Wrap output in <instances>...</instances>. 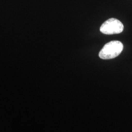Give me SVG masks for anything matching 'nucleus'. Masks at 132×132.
I'll return each instance as SVG.
<instances>
[{
	"mask_svg": "<svg viewBox=\"0 0 132 132\" xmlns=\"http://www.w3.org/2000/svg\"><path fill=\"white\" fill-rule=\"evenodd\" d=\"M123 24L120 20L114 18H111L102 24L100 31L104 34L112 35L121 33L123 30Z\"/></svg>",
	"mask_w": 132,
	"mask_h": 132,
	"instance_id": "f03ea898",
	"label": "nucleus"
},
{
	"mask_svg": "<svg viewBox=\"0 0 132 132\" xmlns=\"http://www.w3.org/2000/svg\"><path fill=\"white\" fill-rule=\"evenodd\" d=\"M123 49L122 43L118 40H113L104 45L99 52L98 56L102 59H111L118 56Z\"/></svg>",
	"mask_w": 132,
	"mask_h": 132,
	"instance_id": "f257e3e1",
	"label": "nucleus"
}]
</instances>
